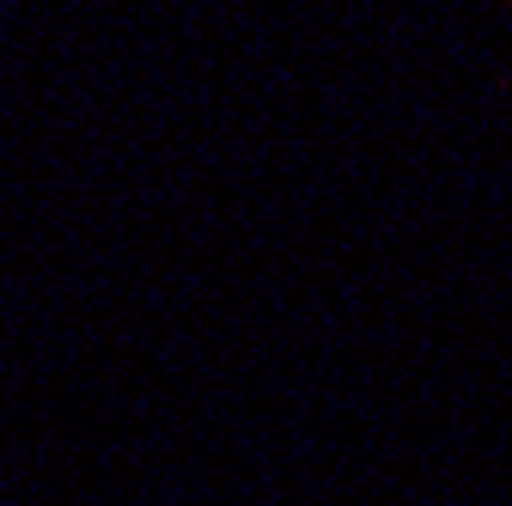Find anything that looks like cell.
Returning <instances> with one entry per match:
<instances>
[{
  "mask_svg": "<svg viewBox=\"0 0 512 506\" xmlns=\"http://www.w3.org/2000/svg\"><path fill=\"white\" fill-rule=\"evenodd\" d=\"M506 7H512V0H506Z\"/></svg>",
  "mask_w": 512,
  "mask_h": 506,
  "instance_id": "1",
  "label": "cell"
}]
</instances>
